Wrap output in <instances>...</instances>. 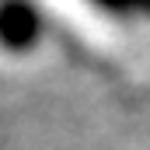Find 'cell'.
<instances>
[{
  "instance_id": "1",
  "label": "cell",
  "mask_w": 150,
  "mask_h": 150,
  "mask_svg": "<svg viewBox=\"0 0 150 150\" xmlns=\"http://www.w3.org/2000/svg\"><path fill=\"white\" fill-rule=\"evenodd\" d=\"M42 11L32 0H0V45L7 52H25L42 38Z\"/></svg>"
},
{
  "instance_id": "2",
  "label": "cell",
  "mask_w": 150,
  "mask_h": 150,
  "mask_svg": "<svg viewBox=\"0 0 150 150\" xmlns=\"http://www.w3.org/2000/svg\"><path fill=\"white\" fill-rule=\"evenodd\" d=\"M94 7L108 11L115 18H150V0H91Z\"/></svg>"
}]
</instances>
